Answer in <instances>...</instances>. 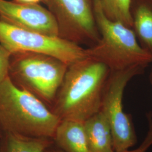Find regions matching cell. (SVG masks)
I'll return each mask as SVG.
<instances>
[{
	"label": "cell",
	"mask_w": 152,
	"mask_h": 152,
	"mask_svg": "<svg viewBox=\"0 0 152 152\" xmlns=\"http://www.w3.org/2000/svg\"><path fill=\"white\" fill-rule=\"evenodd\" d=\"M0 44L11 54L29 52L48 55L68 65L88 56L87 49L80 45L59 37L23 29L1 20Z\"/></svg>",
	"instance_id": "8992f818"
},
{
	"label": "cell",
	"mask_w": 152,
	"mask_h": 152,
	"mask_svg": "<svg viewBox=\"0 0 152 152\" xmlns=\"http://www.w3.org/2000/svg\"><path fill=\"white\" fill-rule=\"evenodd\" d=\"M53 139L55 145L63 152H91L83 122L61 120Z\"/></svg>",
	"instance_id": "30bf717a"
},
{
	"label": "cell",
	"mask_w": 152,
	"mask_h": 152,
	"mask_svg": "<svg viewBox=\"0 0 152 152\" xmlns=\"http://www.w3.org/2000/svg\"><path fill=\"white\" fill-rule=\"evenodd\" d=\"M0 20L23 29L59 37V28L54 16L39 4L0 0Z\"/></svg>",
	"instance_id": "ba28073f"
},
{
	"label": "cell",
	"mask_w": 152,
	"mask_h": 152,
	"mask_svg": "<svg viewBox=\"0 0 152 152\" xmlns=\"http://www.w3.org/2000/svg\"><path fill=\"white\" fill-rule=\"evenodd\" d=\"M3 132H4V131H3V130H2V126H1V122H0V137L2 135Z\"/></svg>",
	"instance_id": "d6986e66"
},
{
	"label": "cell",
	"mask_w": 152,
	"mask_h": 152,
	"mask_svg": "<svg viewBox=\"0 0 152 152\" xmlns=\"http://www.w3.org/2000/svg\"><path fill=\"white\" fill-rule=\"evenodd\" d=\"M11 53L0 44V82L8 77Z\"/></svg>",
	"instance_id": "9a60e30c"
},
{
	"label": "cell",
	"mask_w": 152,
	"mask_h": 152,
	"mask_svg": "<svg viewBox=\"0 0 152 152\" xmlns=\"http://www.w3.org/2000/svg\"><path fill=\"white\" fill-rule=\"evenodd\" d=\"M95 21L100 38L97 44L87 48L88 56L102 61L111 72L135 66L147 67L152 56L139 44L132 28L109 19L97 0H92Z\"/></svg>",
	"instance_id": "3957f363"
},
{
	"label": "cell",
	"mask_w": 152,
	"mask_h": 152,
	"mask_svg": "<svg viewBox=\"0 0 152 152\" xmlns=\"http://www.w3.org/2000/svg\"><path fill=\"white\" fill-rule=\"evenodd\" d=\"M68 65L48 55L18 53L11 54L8 76L16 86L32 93L50 108Z\"/></svg>",
	"instance_id": "277c9868"
},
{
	"label": "cell",
	"mask_w": 152,
	"mask_h": 152,
	"mask_svg": "<svg viewBox=\"0 0 152 152\" xmlns=\"http://www.w3.org/2000/svg\"><path fill=\"white\" fill-rule=\"evenodd\" d=\"M147 121L148 125V130L144 141L137 148L133 150H125L123 151L114 152H147L152 146V113L149 112L147 114Z\"/></svg>",
	"instance_id": "5bb4252c"
},
{
	"label": "cell",
	"mask_w": 152,
	"mask_h": 152,
	"mask_svg": "<svg viewBox=\"0 0 152 152\" xmlns=\"http://www.w3.org/2000/svg\"><path fill=\"white\" fill-rule=\"evenodd\" d=\"M44 3L56 19L59 37L88 48L98 43L100 36L92 0H45Z\"/></svg>",
	"instance_id": "52a82bcc"
},
{
	"label": "cell",
	"mask_w": 152,
	"mask_h": 152,
	"mask_svg": "<svg viewBox=\"0 0 152 152\" xmlns=\"http://www.w3.org/2000/svg\"><path fill=\"white\" fill-rule=\"evenodd\" d=\"M53 139L29 137L4 132L0 137V152H45Z\"/></svg>",
	"instance_id": "7c38bea8"
},
{
	"label": "cell",
	"mask_w": 152,
	"mask_h": 152,
	"mask_svg": "<svg viewBox=\"0 0 152 152\" xmlns=\"http://www.w3.org/2000/svg\"><path fill=\"white\" fill-rule=\"evenodd\" d=\"M60 122L48 105L16 86L9 76L0 82V122L4 132L53 139Z\"/></svg>",
	"instance_id": "7a4b0ae2"
},
{
	"label": "cell",
	"mask_w": 152,
	"mask_h": 152,
	"mask_svg": "<svg viewBox=\"0 0 152 152\" xmlns=\"http://www.w3.org/2000/svg\"><path fill=\"white\" fill-rule=\"evenodd\" d=\"M149 82H150L151 84L152 85V68H151V72H150V73H149Z\"/></svg>",
	"instance_id": "ac0fdd59"
},
{
	"label": "cell",
	"mask_w": 152,
	"mask_h": 152,
	"mask_svg": "<svg viewBox=\"0 0 152 152\" xmlns=\"http://www.w3.org/2000/svg\"><path fill=\"white\" fill-rule=\"evenodd\" d=\"M104 14L109 19L122 23L132 28L131 0H97Z\"/></svg>",
	"instance_id": "4fadbf2b"
},
{
	"label": "cell",
	"mask_w": 152,
	"mask_h": 152,
	"mask_svg": "<svg viewBox=\"0 0 152 152\" xmlns=\"http://www.w3.org/2000/svg\"><path fill=\"white\" fill-rule=\"evenodd\" d=\"M13 1L24 4H39L41 2H44L45 0H13Z\"/></svg>",
	"instance_id": "2e32d148"
},
{
	"label": "cell",
	"mask_w": 152,
	"mask_h": 152,
	"mask_svg": "<svg viewBox=\"0 0 152 152\" xmlns=\"http://www.w3.org/2000/svg\"><path fill=\"white\" fill-rule=\"evenodd\" d=\"M146 67L135 66L124 70L112 71L104 91L100 110L110 125L115 152L129 149L137 142V136L130 114L125 113L123 96L129 82L142 74Z\"/></svg>",
	"instance_id": "5b68a950"
},
{
	"label": "cell",
	"mask_w": 152,
	"mask_h": 152,
	"mask_svg": "<svg viewBox=\"0 0 152 152\" xmlns=\"http://www.w3.org/2000/svg\"><path fill=\"white\" fill-rule=\"evenodd\" d=\"M111 71L92 56L68 65L50 108L60 121L84 122L100 111Z\"/></svg>",
	"instance_id": "6da1fadb"
},
{
	"label": "cell",
	"mask_w": 152,
	"mask_h": 152,
	"mask_svg": "<svg viewBox=\"0 0 152 152\" xmlns=\"http://www.w3.org/2000/svg\"><path fill=\"white\" fill-rule=\"evenodd\" d=\"M83 123L90 152H115L111 127L103 112L100 110Z\"/></svg>",
	"instance_id": "9c48e42d"
},
{
	"label": "cell",
	"mask_w": 152,
	"mask_h": 152,
	"mask_svg": "<svg viewBox=\"0 0 152 152\" xmlns=\"http://www.w3.org/2000/svg\"><path fill=\"white\" fill-rule=\"evenodd\" d=\"M130 12L139 44L152 56V0H131Z\"/></svg>",
	"instance_id": "8fae6325"
},
{
	"label": "cell",
	"mask_w": 152,
	"mask_h": 152,
	"mask_svg": "<svg viewBox=\"0 0 152 152\" xmlns=\"http://www.w3.org/2000/svg\"><path fill=\"white\" fill-rule=\"evenodd\" d=\"M45 152H63L62 151H61L59 148H58L54 144V142L49 147Z\"/></svg>",
	"instance_id": "e0dca14e"
}]
</instances>
